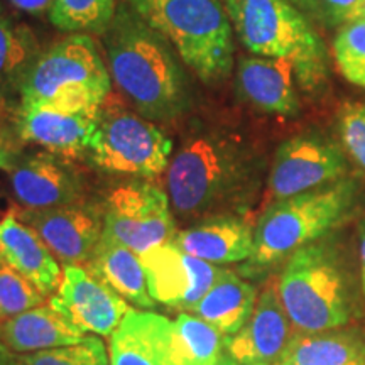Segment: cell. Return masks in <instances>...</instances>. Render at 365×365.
Masks as SVG:
<instances>
[{"label":"cell","instance_id":"obj_10","mask_svg":"<svg viewBox=\"0 0 365 365\" xmlns=\"http://www.w3.org/2000/svg\"><path fill=\"white\" fill-rule=\"evenodd\" d=\"M102 105L73 100L21 102L14 130L21 143L36 144L73 163L81 161L88 159Z\"/></svg>","mask_w":365,"mask_h":365},{"label":"cell","instance_id":"obj_30","mask_svg":"<svg viewBox=\"0 0 365 365\" xmlns=\"http://www.w3.org/2000/svg\"><path fill=\"white\" fill-rule=\"evenodd\" d=\"M46 303V294L29 279L0 262V323Z\"/></svg>","mask_w":365,"mask_h":365},{"label":"cell","instance_id":"obj_32","mask_svg":"<svg viewBox=\"0 0 365 365\" xmlns=\"http://www.w3.org/2000/svg\"><path fill=\"white\" fill-rule=\"evenodd\" d=\"M339 127L346 153L365 170V103H345L339 117Z\"/></svg>","mask_w":365,"mask_h":365},{"label":"cell","instance_id":"obj_4","mask_svg":"<svg viewBox=\"0 0 365 365\" xmlns=\"http://www.w3.org/2000/svg\"><path fill=\"white\" fill-rule=\"evenodd\" d=\"M223 7L242 44L264 58H289L299 83L323 80L325 48L303 12L289 0H225Z\"/></svg>","mask_w":365,"mask_h":365},{"label":"cell","instance_id":"obj_8","mask_svg":"<svg viewBox=\"0 0 365 365\" xmlns=\"http://www.w3.org/2000/svg\"><path fill=\"white\" fill-rule=\"evenodd\" d=\"M107 63L90 34H70L41 51L21 85V102L73 100L105 103L112 95Z\"/></svg>","mask_w":365,"mask_h":365},{"label":"cell","instance_id":"obj_36","mask_svg":"<svg viewBox=\"0 0 365 365\" xmlns=\"http://www.w3.org/2000/svg\"><path fill=\"white\" fill-rule=\"evenodd\" d=\"M0 365H19L17 354L11 352L6 345L0 344Z\"/></svg>","mask_w":365,"mask_h":365},{"label":"cell","instance_id":"obj_20","mask_svg":"<svg viewBox=\"0 0 365 365\" xmlns=\"http://www.w3.org/2000/svg\"><path fill=\"white\" fill-rule=\"evenodd\" d=\"M85 336L78 327L49 303L26 309L0 323V344L19 355L75 345Z\"/></svg>","mask_w":365,"mask_h":365},{"label":"cell","instance_id":"obj_31","mask_svg":"<svg viewBox=\"0 0 365 365\" xmlns=\"http://www.w3.org/2000/svg\"><path fill=\"white\" fill-rule=\"evenodd\" d=\"M299 12L328 27L345 26L355 21L364 0H289Z\"/></svg>","mask_w":365,"mask_h":365},{"label":"cell","instance_id":"obj_27","mask_svg":"<svg viewBox=\"0 0 365 365\" xmlns=\"http://www.w3.org/2000/svg\"><path fill=\"white\" fill-rule=\"evenodd\" d=\"M117 6V0H54L49 21L63 33L102 36Z\"/></svg>","mask_w":365,"mask_h":365},{"label":"cell","instance_id":"obj_37","mask_svg":"<svg viewBox=\"0 0 365 365\" xmlns=\"http://www.w3.org/2000/svg\"><path fill=\"white\" fill-rule=\"evenodd\" d=\"M355 21H365V0H364V4H362V7L359 9L357 17H355Z\"/></svg>","mask_w":365,"mask_h":365},{"label":"cell","instance_id":"obj_21","mask_svg":"<svg viewBox=\"0 0 365 365\" xmlns=\"http://www.w3.org/2000/svg\"><path fill=\"white\" fill-rule=\"evenodd\" d=\"M171 319L132 309L108 340L110 365H166Z\"/></svg>","mask_w":365,"mask_h":365},{"label":"cell","instance_id":"obj_23","mask_svg":"<svg viewBox=\"0 0 365 365\" xmlns=\"http://www.w3.org/2000/svg\"><path fill=\"white\" fill-rule=\"evenodd\" d=\"M166 365H240L227 350V336L196 314L181 313L171 322Z\"/></svg>","mask_w":365,"mask_h":365},{"label":"cell","instance_id":"obj_25","mask_svg":"<svg viewBox=\"0 0 365 365\" xmlns=\"http://www.w3.org/2000/svg\"><path fill=\"white\" fill-rule=\"evenodd\" d=\"M279 365H365V336L359 331H299Z\"/></svg>","mask_w":365,"mask_h":365},{"label":"cell","instance_id":"obj_26","mask_svg":"<svg viewBox=\"0 0 365 365\" xmlns=\"http://www.w3.org/2000/svg\"><path fill=\"white\" fill-rule=\"evenodd\" d=\"M39 54L41 49L33 31L14 24L0 14V91L9 86L21 88Z\"/></svg>","mask_w":365,"mask_h":365},{"label":"cell","instance_id":"obj_2","mask_svg":"<svg viewBox=\"0 0 365 365\" xmlns=\"http://www.w3.org/2000/svg\"><path fill=\"white\" fill-rule=\"evenodd\" d=\"M257 163L234 132L198 122L182 130L166 173L173 213L182 223L232 215L254 191Z\"/></svg>","mask_w":365,"mask_h":365},{"label":"cell","instance_id":"obj_33","mask_svg":"<svg viewBox=\"0 0 365 365\" xmlns=\"http://www.w3.org/2000/svg\"><path fill=\"white\" fill-rule=\"evenodd\" d=\"M19 143L16 130L0 122V170L6 171L12 159L19 154Z\"/></svg>","mask_w":365,"mask_h":365},{"label":"cell","instance_id":"obj_5","mask_svg":"<svg viewBox=\"0 0 365 365\" xmlns=\"http://www.w3.org/2000/svg\"><path fill=\"white\" fill-rule=\"evenodd\" d=\"M354 191L352 182L339 181L274 202L255 225L250 264L271 266L325 235L346 215Z\"/></svg>","mask_w":365,"mask_h":365},{"label":"cell","instance_id":"obj_38","mask_svg":"<svg viewBox=\"0 0 365 365\" xmlns=\"http://www.w3.org/2000/svg\"><path fill=\"white\" fill-rule=\"evenodd\" d=\"M220 2H222V4H223V2H225V0H220Z\"/></svg>","mask_w":365,"mask_h":365},{"label":"cell","instance_id":"obj_18","mask_svg":"<svg viewBox=\"0 0 365 365\" xmlns=\"http://www.w3.org/2000/svg\"><path fill=\"white\" fill-rule=\"evenodd\" d=\"M0 262L29 279L43 293H56L63 271L43 239L11 208L0 220Z\"/></svg>","mask_w":365,"mask_h":365},{"label":"cell","instance_id":"obj_11","mask_svg":"<svg viewBox=\"0 0 365 365\" xmlns=\"http://www.w3.org/2000/svg\"><path fill=\"white\" fill-rule=\"evenodd\" d=\"M6 173L21 208L43 210L86 202L85 180L76 163L49 150L19 153Z\"/></svg>","mask_w":365,"mask_h":365},{"label":"cell","instance_id":"obj_12","mask_svg":"<svg viewBox=\"0 0 365 365\" xmlns=\"http://www.w3.org/2000/svg\"><path fill=\"white\" fill-rule=\"evenodd\" d=\"M341 150L319 135H296L282 143L274 156L269 175L272 200L307 193L335 182L345 175Z\"/></svg>","mask_w":365,"mask_h":365},{"label":"cell","instance_id":"obj_22","mask_svg":"<svg viewBox=\"0 0 365 365\" xmlns=\"http://www.w3.org/2000/svg\"><path fill=\"white\" fill-rule=\"evenodd\" d=\"M85 266L95 277L135 307L143 309L156 307V301L149 294L148 277L140 255L120 242L102 235L93 255Z\"/></svg>","mask_w":365,"mask_h":365},{"label":"cell","instance_id":"obj_13","mask_svg":"<svg viewBox=\"0 0 365 365\" xmlns=\"http://www.w3.org/2000/svg\"><path fill=\"white\" fill-rule=\"evenodd\" d=\"M14 213L38 234L63 266H85L103 235V207L90 203L29 210L14 207Z\"/></svg>","mask_w":365,"mask_h":365},{"label":"cell","instance_id":"obj_15","mask_svg":"<svg viewBox=\"0 0 365 365\" xmlns=\"http://www.w3.org/2000/svg\"><path fill=\"white\" fill-rule=\"evenodd\" d=\"M49 304L81 331L97 336H110L130 312L122 296L80 264L63 266L61 284Z\"/></svg>","mask_w":365,"mask_h":365},{"label":"cell","instance_id":"obj_29","mask_svg":"<svg viewBox=\"0 0 365 365\" xmlns=\"http://www.w3.org/2000/svg\"><path fill=\"white\" fill-rule=\"evenodd\" d=\"M19 365H110L108 352L98 336H85L80 344L17 354Z\"/></svg>","mask_w":365,"mask_h":365},{"label":"cell","instance_id":"obj_7","mask_svg":"<svg viewBox=\"0 0 365 365\" xmlns=\"http://www.w3.org/2000/svg\"><path fill=\"white\" fill-rule=\"evenodd\" d=\"M277 287L282 307L299 331L335 330L349 322L344 279L330 250L323 245L309 244L296 250Z\"/></svg>","mask_w":365,"mask_h":365},{"label":"cell","instance_id":"obj_3","mask_svg":"<svg viewBox=\"0 0 365 365\" xmlns=\"http://www.w3.org/2000/svg\"><path fill=\"white\" fill-rule=\"evenodd\" d=\"M161 33L186 68L207 85L220 83L234 68L232 22L220 0H127Z\"/></svg>","mask_w":365,"mask_h":365},{"label":"cell","instance_id":"obj_19","mask_svg":"<svg viewBox=\"0 0 365 365\" xmlns=\"http://www.w3.org/2000/svg\"><path fill=\"white\" fill-rule=\"evenodd\" d=\"M175 244L210 264L247 261L254 254V228L235 215L212 217L178 230Z\"/></svg>","mask_w":365,"mask_h":365},{"label":"cell","instance_id":"obj_14","mask_svg":"<svg viewBox=\"0 0 365 365\" xmlns=\"http://www.w3.org/2000/svg\"><path fill=\"white\" fill-rule=\"evenodd\" d=\"M140 261L150 298L185 313L193 312L222 272L215 264L186 254L173 240L149 249Z\"/></svg>","mask_w":365,"mask_h":365},{"label":"cell","instance_id":"obj_35","mask_svg":"<svg viewBox=\"0 0 365 365\" xmlns=\"http://www.w3.org/2000/svg\"><path fill=\"white\" fill-rule=\"evenodd\" d=\"M359 259H360V281L365 294V222L359 227Z\"/></svg>","mask_w":365,"mask_h":365},{"label":"cell","instance_id":"obj_9","mask_svg":"<svg viewBox=\"0 0 365 365\" xmlns=\"http://www.w3.org/2000/svg\"><path fill=\"white\" fill-rule=\"evenodd\" d=\"M176 234L170 195L161 182L132 178L108 191L103 203V235L143 255L175 240Z\"/></svg>","mask_w":365,"mask_h":365},{"label":"cell","instance_id":"obj_34","mask_svg":"<svg viewBox=\"0 0 365 365\" xmlns=\"http://www.w3.org/2000/svg\"><path fill=\"white\" fill-rule=\"evenodd\" d=\"M14 7L21 9L27 14L33 16H43L44 12L51 11V6L54 0H9Z\"/></svg>","mask_w":365,"mask_h":365},{"label":"cell","instance_id":"obj_16","mask_svg":"<svg viewBox=\"0 0 365 365\" xmlns=\"http://www.w3.org/2000/svg\"><path fill=\"white\" fill-rule=\"evenodd\" d=\"M274 281L264 287L249 322L227 336V350L240 365H279L293 333Z\"/></svg>","mask_w":365,"mask_h":365},{"label":"cell","instance_id":"obj_6","mask_svg":"<svg viewBox=\"0 0 365 365\" xmlns=\"http://www.w3.org/2000/svg\"><path fill=\"white\" fill-rule=\"evenodd\" d=\"M175 140L156 122L105 100L91 139L88 161L98 170L156 180L170 166Z\"/></svg>","mask_w":365,"mask_h":365},{"label":"cell","instance_id":"obj_24","mask_svg":"<svg viewBox=\"0 0 365 365\" xmlns=\"http://www.w3.org/2000/svg\"><path fill=\"white\" fill-rule=\"evenodd\" d=\"M255 303L257 289L235 272L222 269L220 276L193 312L223 336H232L249 322Z\"/></svg>","mask_w":365,"mask_h":365},{"label":"cell","instance_id":"obj_17","mask_svg":"<svg viewBox=\"0 0 365 365\" xmlns=\"http://www.w3.org/2000/svg\"><path fill=\"white\" fill-rule=\"evenodd\" d=\"M294 78H298L296 65L289 58H244L237 68L242 97L252 107L274 115L291 117L299 112Z\"/></svg>","mask_w":365,"mask_h":365},{"label":"cell","instance_id":"obj_1","mask_svg":"<svg viewBox=\"0 0 365 365\" xmlns=\"http://www.w3.org/2000/svg\"><path fill=\"white\" fill-rule=\"evenodd\" d=\"M102 44L112 85L132 110L158 124L181 120L191 112L195 95L188 68L127 0L117 6Z\"/></svg>","mask_w":365,"mask_h":365},{"label":"cell","instance_id":"obj_28","mask_svg":"<svg viewBox=\"0 0 365 365\" xmlns=\"http://www.w3.org/2000/svg\"><path fill=\"white\" fill-rule=\"evenodd\" d=\"M333 56L345 80L365 88V21L340 27L333 41Z\"/></svg>","mask_w":365,"mask_h":365}]
</instances>
